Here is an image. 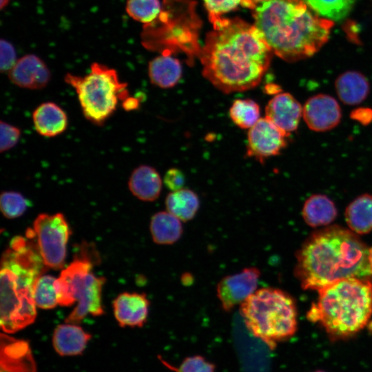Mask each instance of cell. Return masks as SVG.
<instances>
[{
	"instance_id": "1",
	"label": "cell",
	"mask_w": 372,
	"mask_h": 372,
	"mask_svg": "<svg viewBox=\"0 0 372 372\" xmlns=\"http://www.w3.org/2000/svg\"><path fill=\"white\" fill-rule=\"evenodd\" d=\"M212 24L198 53L203 76L226 94L256 87L273 54L258 30L240 18L220 17Z\"/></svg>"
},
{
	"instance_id": "2",
	"label": "cell",
	"mask_w": 372,
	"mask_h": 372,
	"mask_svg": "<svg viewBox=\"0 0 372 372\" xmlns=\"http://www.w3.org/2000/svg\"><path fill=\"white\" fill-rule=\"evenodd\" d=\"M369 249L355 233L340 226L313 233L296 254L295 276L304 289L319 290L355 278L372 282Z\"/></svg>"
},
{
	"instance_id": "3",
	"label": "cell",
	"mask_w": 372,
	"mask_h": 372,
	"mask_svg": "<svg viewBox=\"0 0 372 372\" xmlns=\"http://www.w3.org/2000/svg\"><path fill=\"white\" fill-rule=\"evenodd\" d=\"M254 25L273 53L296 61L316 53L328 41L333 21L303 0H267L254 8Z\"/></svg>"
},
{
	"instance_id": "4",
	"label": "cell",
	"mask_w": 372,
	"mask_h": 372,
	"mask_svg": "<svg viewBox=\"0 0 372 372\" xmlns=\"http://www.w3.org/2000/svg\"><path fill=\"white\" fill-rule=\"evenodd\" d=\"M317 301L307 313L332 341L349 338L368 324L372 316V282L355 278L338 280L318 290Z\"/></svg>"
},
{
	"instance_id": "5",
	"label": "cell",
	"mask_w": 372,
	"mask_h": 372,
	"mask_svg": "<svg viewBox=\"0 0 372 372\" xmlns=\"http://www.w3.org/2000/svg\"><path fill=\"white\" fill-rule=\"evenodd\" d=\"M245 327L271 350L297 330V309L293 298L274 287L258 289L239 306Z\"/></svg>"
},
{
	"instance_id": "6",
	"label": "cell",
	"mask_w": 372,
	"mask_h": 372,
	"mask_svg": "<svg viewBox=\"0 0 372 372\" xmlns=\"http://www.w3.org/2000/svg\"><path fill=\"white\" fill-rule=\"evenodd\" d=\"M64 79L75 90L84 116L98 125L113 114L119 101L129 96L127 83L120 81L114 69L99 63H92L85 76L67 73Z\"/></svg>"
},
{
	"instance_id": "7",
	"label": "cell",
	"mask_w": 372,
	"mask_h": 372,
	"mask_svg": "<svg viewBox=\"0 0 372 372\" xmlns=\"http://www.w3.org/2000/svg\"><path fill=\"white\" fill-rule=\"evenodd\" d=\"M92 267L89 256L82 254L62 270L56 279L59 304L68 307L77 302L76 307L65 318V322L78 324L88 314L99 316L104 313L101 297L105 279L96 276L92 272Z\"/></svg>"
},
{
	"instance_id": "8",
	"label": "cell",
	"mask_w": 372,
	"mask_h": 372,
	"mask_svg": "<svg viewBox=\"0 0 372 372\" xmlns=\"http://www.w3.org/2000/svg\"><path fill=\"white\" fill-rule=\"evenodd\" d=\"M32 286L1 267L0 323L3 333H16L32 324L37 317Z\"/></svg>"
},
{
	"instance_id": "9",
	"label": "cell",
	"mask_w": 372,
	"mask_h": 372,
	"mask_svg": "<svg viewBox=\"0 0 372 372\" xmlns=\"http://www.w3.org/2000/svg\"><path fill=\"white\" fill-rule=\"evenodd\" d=\"M71 231L63 214H39L33 223V234L45 266L52 269L63 267L67 244Z\"/></svg>"
},
{
	"instance_id": "10",
	"label": "cell",
	"mask_w": 372,
	"mask_h": 372,
	"mask_svg": "<svg viewBox=\"0 0 372 372\" xmlns=\"http://www.w3.org/2000/svg\"><path fill=\"white\" fill-rule=\"evenodd\" d=\"M260 276L258 268L250 267L222 278L216 289L221 309L229 312L240 306L258 289Z\"/></svg>"
},
{
	"instance_id": "11",
	"label": "cell",
	"mask_w": 372,
	"mask_h": 372,
	"mask_svg": "<svg viewBox=\"0 0 372 372\" xmlns=\"http://www.w3.org/2000/svg\"><path fill=\"white\" fill-rule=\"evenodd\" d=\"M287 136L266 117L249 129L247 155L260 163L276 156L286 147Z\"/></svg>"
},
{
	"instance_id": "12",
	"label": "cell",
	"mask_w": 372,
	"mask_h": 372,
	"mask_svg": "<svg viewBox=\"0 0 372 372\" xmlns=\"http://www.w3.org/2000/svg\"><path fill=\"white\" fill-rule=\"evenodd\" d=\"M302 116L308 127L315 132H326L340 122L342 113L338 101L331 96H312L302 107Z\"/></svg>"
},
{
	"instance_id": "13",
	"label": "cell",
	"mask_w": 372,
	"mask_h": 372,
	"mask_svg": "<svg viewBox=\"0 0 372 372\" xmlns=\"http://www.w3.org/2000/svg\"><path fill=\"white\" fill-rule=\"evenodd\" d=\"M0 369L1 372H37L29 342L2 333Z\"/></svg>"
},
{
	"instance_id": "14",
	"label": "cell",
	"mask_w": 372,
	"mask_h": 372,
	"mask_svg": "<svg viewBox=\"0 0 372 372\" xmlns=\"http://www.w3.org/2000/svg\"><path fill=\"white\" fill-rule=\"evenodd\" d=\"M302 116L301 104L288 92L274 95L265 108V117L287 136L298 128Z\"/></svg>"
},
{
	"instance_id": "15",
	"label": "cell",
	"mask_w": 372,
	"mask_h": 372,
	"mask_svg": "<svg viewBox=\"0 0 372 372\" xmlns=\"http://www.w3.org/2000/svg\"><path fill=\"white\" fill-rule=\"evenodd\" d=\"M8 73L13 84L29 90L45 87L51 78L47 65L34 54H26L19 59Z\"/></svg>"
},
{
	"instance_id": "16",
	"label": "cell",
	"mask_w": 372,
	"mask_h": 372,
	"mask_svg": "<svg viewBox=\"0 0 372 372\" xmlns=\"http://www.w3.org/2000/svg\"><path fill=\"white\" fill-rule=\"evenodd\" d=\"M149 304L144 293L124 292L113 301L114 315L122 327H141L147 321Z\"/></svg>"
},
{
	"instance_id": "17",
	"label": "cell",
	"mask_w": 372,
	"mask_h": 372,
	"mask_svg": "<svg viewBox=\"0 0 372 372\" xmlns=\"http://www.w3.org/2000/svg\"><path fill=\"white\" fill-rule=\"evenodd\" d=\"M92 335L76 324L65 322L58 325L53 333L52 344L61 356L82 354Z\"/></svg>"
},
{
	"instance_id": "18",
	"label": "cell",
	"mask_w": 372,
	"mask_h": 372,
	"mask_svg": "<svg viewBox=\"0 0 372 372\" xmlns=\"http://www.w3.org/2000/svg\"><path fill=\"white\" fill-rule=\"evenodd\" d=\"M32 121L37 132L45 137L56 136L68 126L66 113L53 102H45L38 105L32 113Z\"/></svg>"
},
{
	"instance_id": "19",
	"label": "cell",
	"mask_w": 372,
	"mask_h": 372,
	"mask_svg": "<svg viewBox=\"0 0 372 372\" xmlns=\"http://www.w3.org/2000/svg\"><path fill=\"white\" fill-rule=\"evenodd\" d=\"M163 181L157 170L152 166L142 165L132 172L128 187L132 194L143 201L156 200L161 194Z\"/></svg>"
},
{
	"instance_id": "20",
	"label": "cell",
	"mask_w": 372,
	"mask_h": 372,
	"mask_svg": "<svg viewBox=\"0 0 372 372\" xmlns=\"http://www.w3.org/2000/svg\"><path fill=\"white\" fill-rule=\"evenodd\" d=\"M335 87L339 99L349 105L362 103L370 90L366 77L356 71H347L340 74L335 80Z\"/></svg>"
},
{
	"instance_id": "21",
	"label": "cell",
	"mask_w": 372,
	"mask_h": 372,
	"mask_svg": "<svg viewBox=\"0 0 372 372\" xmlns=\"http://www.w3.org/2000/svg\"><path fill=\"white\" fill-rule=\"evenodd\" d=\"M180 61L167 53H163L149 63L148 74L151 83L161 88L176 85L182 76Z\"/></svg>"
},
{
	"instance_id": "22",
	"label": "cell",
	"mask_w": 372,
	"mask_h": 372,
	"mask_svg": "<svg viewBox=\"0 0 372 372\" xmlns=\"http://www.w3.org/2000/svg\"><path fill=\"white\" fill-rule=\"evenodd\" d=\"M182 223L167 211L154 214L149 224L153 241L161 245H170L176 242L183 234Z\"/></svg>"
},
{
	"instance_id": "23",
	"label": "cell",
	"mask_w": 372,
	"mask_h": 372,
	"mask_svg": "<svg viewBox=\"0 0 372 372\" xmlns=\"http://www.w3.org/2000/svg\"><path fill=\"white\" fill-rule=\"evenodd\" d=\"M338 214L334 203L326 195L313 194L307 199L302 208L304 222L312 227L326 226L333 222Z\"/></svg>"
},
{
	"instance_id": "24",
	"label": "cell",
	"mask_w": 372,
	"mask_h": 372,
	"mask_svg": "<svg viewBox=\"0 0 372 372\" xmlns=\"http://www.w3.org/2000/svg\"><path fill=\"white\" fill-rule=\"evenodd\" d=\"M346 222L356 234L372 231V195L364 194L349 203L345 210Z\"/></svg>"
},
{
	"instance_id": "25",
	"label": "cell",
	"mask_w": 372,
	"mask_h": 372,
	"mask_svg": "<svg viewBox=\"0 0 372 372\" xmlns=\"http://www.w3.org/2000/svg\"><path fill=\"white\" fill-rule=\"evenodd\" d=\"M165 207L183 223L192 220L200 207L198 195L192 190L183 188L171 192L166 197Z\"/></svg>"
},
{
	"instance_id": "26",
	"label": "cell",
	"mask_w": 372,
	"mask_h": 372,
	"mask_svg": "<svg viewBox=\"0 0 372 372\" xmlns=\"http://www.w3.org/2000/svg\"><path fill=\"white\" fill-rule=\"evenodd\" d=\"M318 15L331 21L344 19L351 10L355 0H303Z\"/></svg>"
},
{
	"instance_id": "27",
	"label": "cell",
	"mask_w": 372,
	"mask_h": 372,
	"mask_svg": "<svg viewBox=\"0 0 372 372\" xmlns=\"http://www.w3.org/2000/svg\"><path fill=\"white\" fill-rule=\"evenodd\" d=\"M232 121L242 129H250L260 118L259 105L252 99H236L229 108Z\"/></svg>"
},
{
	"instance_id": "28",
	"label": "cell",
	"mask_w": 372,
	"mask_h": 372,
	"mask_svg": "<svg viewBox=\"0 0 372 372\" xmlns=\"http://www.w3.org/2000/svg\"><path fill=\"white\" fill-rule=\"evenodd\" d=\"M56 279L51 275H41L32 286V297L36 306L42 309H52L58 304L55 288Z\"/></svg>"
},
{
	"instance_id": "29",
	"label": "cell",
	"mask_w": 372,
	"mask_h": 372,
	"mask_svg": "<svg viewBox=\"0 0 372 372\" xmlns=\"http://www.w3.org/2000/svg\"><path fill=\"white\" fill-rule=\"evenodd\" d=\"M126 12L134 20L146 25L158 17L161 4L159 0H127Z\"/></svg>"
},
{
	"instance_id": "30",
	"label": "cell",
	"mask_w": 372,
	"mask_h": 372,
	"mask_svg": "<svg viewBox=\"0 0 372 372\" xmlns=\"http://www.w3.org/2000/svg\"><path fill=\"white\" fill-rule=\"evenodd\" d=\"M28 205V200L19 192L6 191L0 196V209L7 218L12 219L21 216Z\"/></svg>"
},
{
	"instance_id": "31",
	"label": "cell",
	"mask_w": 372,
	"mask_h": 372,
	"mask_svg": "<svg viewBox=\"0 0 372 372\" xmlns=\"http://www.w3.org/2000/svg\"><path fill=\"white\" fill-rule=\"evenodd\" d=\"M209 12V19L214 23L221 16L242 6V0H203Z\"/></svg>"
},
{
	"instance_id": "32",
	"label": "cell",
	"mask_w": 372,
	"mask_h": 372,
	"mask_svg": "<svg viewBox=\"0 0 372 372\" xmlns=\"http://www.w3.org/2000/svg\"><path fill=\"white\" fill-rule=\"evenodd\" d=\"M167 366L176 372H214L215 369V366L212 363L200 355L187 358L177 369L172 366Z\"/></svg>"
},
{
	"instance_id": "33",
	"label": "cell",
	"mask_w": 372,
	"mask_h": 372,
	"mask_svg": "<svg viewBox=\"0 0 372 372\" xmlns=\"http://www.w3.org/2000/svg\"><path fill=\"white\" fill-rule=\"evenodd\" d=\"M0 151L3 152L16 145L21 136V130L17 127L3 121L0 122Z\"/></svg>"
},
{
	"instance_id": "34",
	"label": "cell",
	"mask_w": 372,
	"mask_h": 372,
	"mask_svg": "<svg viewBox=\"0 0 372 372\" xmlns=\"http://www.w3.org/2000/svg\"><path fill=\"white\" fill-rule=\"evenodd\" d=\"M0 70L1 72H8L17 60V53L13 45L1 39L0 43Z\"/></svg>"
},
{
	"instance_id": "35",
	"label": "cell",
	"mask_w": 372,
	"mask_h": 372,
	"mask_svg": "<svg viewBox=\"0 0 372 372\" xmlns=\"http://www.w3.org/2000/svg\"><path fill=\"white\" fill-rule=\"evenodd\" d=\"M165 186L172 192L183 189L185 182L183 172L178 168L168 169L163 178Z\"/></svg>"
},
{
	"instance_id": "36",
	"label": "cell",
	"mask_w": 372,
	"mask_h": 372,
	"mask_svg": "<svg viewBox=\"0 0 372 372\" xmlns=\"http://www.w3.org/2000/svg\"><path fill=\"white\" fill-rule=\"evenodd\" d=\"M350 117L363 125H367L372 122V109L358 107L351 112Z\"/></svg>"
},
{
	"instance_id": "37",
	"label": "cell",
	"mask_w": 372,
	"mask_h": 372,
	"mask_svg": "<svg viewBox=\"0 0 372 372\" xmlns=\"http://www.w3.org/2000/svg\"><path fill=\"white\" fill-rule=\"evenodd\" d=\"M122 106L126 111L136 110L139 106V99L128 96L122 101Z\"/></svg>"
},
{
	"instance_id": "38",
	"label": "cell",
	"mask_w": 372,
	"mask_h": 372,
	"mask_svg": "<svg viewBox=\"0 0 372 372\" xmlns=\"http://www.w3.org/2000/svg\"><path fill=\"white\" fill-rule=\"evenodd\" d=\"M267 0H242V6L254 9L258 5Z\"/></svg>"
},
{
	"instance_id": "39",
	"label": "cell",
	"mask_w": 372,
	"mask_h": 372,
	"mask_svg": "<svg viewBox=\"0 0 372 372\" xmlns=\"http://www.w3.org/2000/svg\"><path fill=\"white\" fill-rule=\"evenodd\" d=\"M265 90L267 94H274L275 95L281 92L280 87L278 85L273 83L267 84Z\"/></svg>"
},
{
	"instance_id": "40",
	"label": "cell",
	"mask_w": 372,
	"mask_h": 372,
	"mask_svg": "<svg viewBox=\"0 0 372 372\" xmlns=\"http://www.w3.org/2000/svg\"><path fill=\"white\" fill-rule=\"evenodd\" d=\"M368 259H369V263L370 265L371 271L372 272V247L369 249Z\"/></svg>"
},
{
	"instance_id": "41",
	"label": "cell",
	"mask_w": 372,
	"mask_h": 372,
	"mask_svg": "<svg viewBox=\"0 0 372 372\" xmlns=\"http://www.w3.org/2000/svg\"><path fill=\"white\" fill-rule=\"evenodd\" d=\"M9 1L10 0H1L0 1L1 9H3L4 7H6L8 5Z\"/></svg>"
},
{
	"instance_id": "42",
	"label": "cell",
	"mask_w": 372,
	"mask_h": 372,
	"mask_svg": "<svg viewBox=\"0 0 372 372\" xmlns=\"http://www.w3.org/2000/svg\"><path fill=\"white\" fill-rule=\"evenodd\" d=\"M313 372H326V371H322V370H317V371H315Z\"/></svg>"
}]
</instances>
